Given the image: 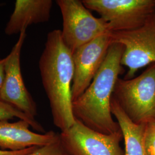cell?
Here are the masks:
<instances>
[{"label": "cell", "mask_w": 155, "mask_h": 155, "mask_svg": "<svg viewBox=\"0 0 155 155\" xmlns=\"http://www.w3.org/2000/svg\"><path fill=\"white\" fill-rule=\"evenodd\" d=\"M26 155H69L61 145L60 137L55 143L39 147L33 152Z\"/></svg>", "instance_id": "9a60e30c"}, {"label": "cell", "mask_w": 155, "mask_h": 155, "mask_svg": "<svg viewBox=\"0 0 155 155\" xmlns=\"http://www.w3.org/2000/svg\"><path fill=\"white\" fill-rule=\"evenodd\" d=\"M144 141L147 155H155V120L145 124Z\"/></svg>", "instance_id": "5bb4252c"}, {"label": "cell", "mask_w": 155, "mask_h": 155, "mask_svg": "<svg viewBox=\"0 0 155 155\" xmlns=\"http://www.w3.org/2000/svg\"><path fill=\"white\" fill-rule=\"evenodd\" d=\"M112 43L123 46L121 63L127 67L124 79L135 77L141 68L155 63V12L134 29L110 33Z\"/></svg>", "instance_id": "5b68a950"}, {"label": "cell", "mask_w": 155, "mask_h": 155, "mask_svg": "<svg viewBox=\"0 0 155 155\" xmlns=\"http://www.w3.org/2000/svg\"><path fill=\"white\" fill-rule=\"evenodd\" d=\"M15 117L27 121L31 127L37 131L44 132L43 127L35 119L30 118L15 107L0 100V121H8Z\"/></svg>", "instance_id": "4fadbf2b"}, {"label": "cell", "mask_w": 155, "mask_h": 155, "mask_svg": "<svg viewBox=\"0 0 155 155\" xmlns=\"http://www.w3.org/2000/svg\"><path fill=\"white\" fill-rule=\"evenodd\" d=\"M82 2L108 23L111 32L139 28L155 12V0H83Z\"/></svg>", "instance_id": "8992f818"}, {"label": "cell", "mask_w": 155, "mask_h": 155, "mask_svg": "<svg viewBox=\"0 0 155 155\" xmlns=\"http://www.w3.org/2000/svg\"><path fill=\"white\" fill-rule=\"evenodd\" d=\"M63 18L62 39L72 54L83 45L110 33L108 23L94 17L80 0H57Z\"/></svg>", "instance_id": "277c9868"}, {"label": "cell", "mask_w": 155, "mask_h": 155, "mask_svg": "<svg viewBox=\"0 0 155 155\" xmlns=\"http://www.w3.org/2000/svg\"><path fill=\"white\" fill-rule=\"evenodd\" d=\"M111 111L116 118L125 143L124 155H147L144 147L145 124L133 122L118 105L113 96L111 101Z\"/></svg>", "instance_id": "7c38bea8"}, {"label": "cell", "mask_w": 155, "mask_h": 155, "mask_svg": "<svg viewBox=\"0 0 155 155\" xmlns=\"http://www.w3.org/2000/svg\"><path fill=\"white\" fill-rule=\"evenodd\" d=\"M39 147H32L25 150L17 151L7 150L0 149V155H26L33 152V151H35Z\"/></svg>", "instance_id": "2e32d148"}, {"label": "cell", "mask_w": 155, "mask_h": 155, "mask_svg": "<svg viewBox=\"0 0 155 155\" xmlns=\"http://www.w3.org/2000/svg\"><path fill=\"white\" fill-rule=\"evenodd\" d=\"M29 127L27 121L21 120L15 122L0 121L1 150L17 151L32 147H41L59 140V134L53 131L40 134L31 131Z\"/></svg>", "instance_id": "30bf717a"}, {"label": "cell", "mask_w": 155, "mask_h": 155, "mask_svg": "<svg viewBox=\"0 0 155 155\" xmlns=\"http://www.w3.org/2000/svg\"><path fill=\"white\" fill-rule=\"evenodd\" d=\"M113 96L134 123L146 124L155 120V63L137 77L119 78Z\"/></svg>", "instance_id": "3957f363"}, {"label": "cell", "mask_w": 155, "mask_h": 155, "mask_svg": "<svg viewBox=\"0 0 155 155\" xmlns=\"http://www.w3.org/2000/svg\"><path fill=\"white\" fill-rule=\"evenodd\" d=\"M123 51L122 45H111L91 83L72 102V111L76 119L95 131L106 134L121 130L113 118L111 101L117 81L124 72L121 63Z\"/></svg>", "instance_id": "7a4b0ae2"}, {"label": "cell", "mask_w": 155, "mask_h": 155, "mask_svg": "<svg viewBox=\"0 0 155 155\" xmlns=\"http://www.w3.org/2000/svg\"><path fill=\"white\" fill-rule=\"evenodd\" d=\"M59 137L69 155H124L120 146L121 130L111 134L100 133L75 118L72 127L61 132Z\"/></svg>", "instance_id": "52a82bcc"}, {"label": "cell", "mask_w": 155, "mask_h": 155, "mask_svg": "<svg viewBox=\"0 0 155 155\" xmlns=\"http://www.w3.org/2000/svg\"><path fill=\"white\" fill-rule=\"evenodd\" d=\"M26 31L27 29H24L20 32L16 43L6 57L5 79L0 93V100L35 119L38 114L37 106L25 87L20 66V54Z\"/></svg>", "instance_id": "ba28073f"}, {"label": "cell", "mask_w": 155, "mask_h": 155, "mask_svg": "<svg viewBox=\"0 0 155 155\" xmlns=\"http://www.w3.org/2000/svg\"><path fill=\"white\" fill-rule=\"evenodd\" d=\"M39 69L54 124L64 131L75 121L71 95L74 67L72 52L64 43L61 30L54 29L47 35Z\"/></svg>", "instance_id": "6da1fadb"}, {"label": "cell", "mask_w": 155, "mask_h": 155, "mask_svg": "<svg viewBox=\"0 0 155 155\" xmlns=\"http://www.w3.org/2000/svg\"><path fill=\"white\" fill-rule=\"evenodd\" d=\"M112 44L110 33L103 35L79 47L72 54L74 74L72 102L83 94L100 70Z\"/></svg>", "instance_id": "9c48e42d"}, {"label": "cell", "mask_w": 155, "mask_h": 155, "mask_svg": "<svg viewBox=\"0 0 155 155\" xmlns=\"http://www.w3.org/2000/svg\"><path fill=\"white\" fill-rule=\"evenodd\" d=\"M4 5V4H3V3H1L0 2V7H1L2 6Z\"/></svg>", "instance_id": "ac0fdd59"}, {"label": "cell", "mask_w": 155, "mask_h": 155, "mask_svg": "<svg viewBox=\"0 0 155 155\" xmlns=\"http://www.w3.org/2000/svg\"><path fill=\"white\" fill-rule=\"evenodd\" d=\"M52 5V0H16L13 12L6 25V35L20 34L32 24L48 21Z\"/></svg>", "instance_id": "8fae6325"}, {"label": "cell", "mask_w": 155, "mask_h": 155, "mask_svg": "<svg viewBox=\"0 0 155 155\" xmlns=\"http://www.w3.org/2000/svg\"><path fill=\"white\" fill-rule=\"evenodd\" d=\"M6 58L0 59V93L5 79V64Z\"/></svg>", "instance_id": "e0dca14e"}]
</instances>
